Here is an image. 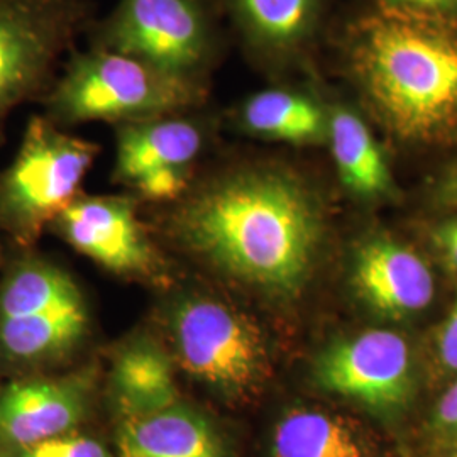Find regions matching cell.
Returning a JSON list of instances; mask_svg holds the SVG:
<instances>
[{
	"instance_id": "15",
	"label": "cell",
	"mask_w": 457,
	"mask_h": 457,
	"mask_svg": "<svg viewBox=\"0 0 457 457\" xmlns=\"http://www.w3.org/2000/svg\"><path fill=\"white\" fill-rule=\"evenodd\" d=\"M117 442L120 457H224L212 425L180 403L149 415L126 417Z\"/></svg>"
},
{
	"instance_id": "21",
	"label": "cell",
	"mask_w": 457,
	"mask_h": 457,
	"mask_svg": "<svg viewBox=\"0 0 457 457\" xmlns=\"http://www.w3.org/2000/svg\"><path fill=\"white\" fill-rule=\"evenodd\" d=\"M21 457H109L100 442L83 436H58L22 447Z\"/></svg>"
},
{
	"instance_id": "1",
	"label": "cell",
	"mask_w": 457,
	"mask_h": 457,
	"mask_svg": "<svg viewBox=\"0 0 457 457\" xmlns=\"http://www.w3.org/2000/svg\"><path fill=\"white\" fill-rule=\"evenodd\" d=\"M158 228L217 275L278 302L309 287L328 234L319 185L292 164H204L175 202L151 207Z\"/></svg>"
},
{
	"instance_id": "13",
	"label": "cell",
	"mask_w": 457,
	"mask_h": 457,
	"mask_svg": "<svg viewBox=\"0 0 457 457\" xmlns=\"http://www.w3.org/2000/svg\"><path fill=\"white\" fill-rule=\"evenodd\" d=\"M85 413V388L71 379L17 381L0 393V436L28 447L68 434Z\"/></svg>"
},
{
	"instance_id": "5",
	"label": "cell",
	"mask_w": 457,
	"mask_h": 457,
	"mask_svg": "<svg viewBox=\"0 0 457 457\" xmlns=\"http://www.w3.org/2000/svg\"><path fill=\"white\" fill-rule=\"evenodd\" d=\"M100 147L65 131L49 117H33L14 162L0 177V228L19 245L43 230L80 195Z\"/></svg>"
},
{
	"instance_id": "25",
	"label": "cell",
	"mask_w": 457,
	"mask_h": 457,
	"mask_svg": "<svg viewBox=\"0 0 457 457\" xmlns=\"http://www.w3.org/2000/svg\"><path fill=\"white\" fill-rule=\"evenodd\" d=\"M432 198L441 209L457 213V162L449 164L439 175L432 190Z\"/></svg>"
},
{
	"instance_id": "16",
	"label": "cell",
	"mask_w": 457,
	"mask_h": 457,
	"mask_svg": "<svg viewBox=\"0 0 457 457\" xmlns=\"http://www.w3.org/2000/svg\"><path fill=\"white\" fill-rule=\"evenodd\" d=\"M336 170L344 188L362 200L390 198L395 192L392 168L370 126L345 105L328 107V136Z\"/></svg>"
},
{
	"instance_id": "26",
	"label": "cell",
	"mask_w": 457,
	"mask_h": 457,
	"mask_svg": "<svg viewBox=\"0 0 457 457\" xmlns=\"http://www.w3.org/2000/svg\"><path fill=\"white\" fill-rule=\"evenodd\" d=\"M378 4L395 5V7H409L428 12L442 14H457V0H375Z\"/></svg>"
},
{
	"instance_id": "10",
	"label": "cell",
	"mask_w": 457,
	"mask_h": 457,
	"mask_svg": "<svg viewBox=\"0 0 457 457\" xmlns=\"http://www.w3.org/2000/svg\"><path fill=\"white\" fill-rule=\"evenodd\" d=\"M315 378L327 392L362 407L390 413L413 395V362L405 337L370 328L330 344L315 362Z\"/></svg>"
},
{
	"instance_id": "9",
	"label": "cell",
	"mask_w": 457,
	"mask_h": 457,
	"mask_svg": "<svg viewBox=\"0 0 457 457\" xmlns=\"http://www.w3.org/2000/svg\"><path fill=\"white\" fill-rule=\"evenodd\" d=\"M132 194L77 196L49 228L104 270L119 277L158 279L164 262Z\"/></svg>"
},
{
	"instance_id": "6",
	"label": "cell",
	"mask_w": 457,
	"mask_h": 457,
	"mask_svg": "<svg viewBox=\"0 0 457 457\" xmlns=\"http://www.w3.org/2000/svg\"><path fill=\"white\" fill-rule=\"evenodd\" d=\"M166 320L183 370L217 392L254 390L268 366L262 330L245 312L209 292H187Z\"/></svg>"
},
{
	"instance_id": "14",
	"label": "cell",
	"mask_w": 457,
	"mask_h": 457,
	"mask_svg": "<svg viewBox=\"0 0 457 457\" xmlns=\"http://www.w3.org/2000/svg\"><path fill=\"white\" fill-rule=\"evenodd\" d=\"M237 131L290 146H322L328 136V107L295 88H266L243 100L232 114Z\"/></svg>"
},
{
	"instance_id": "17",
	"label": "cell",
	"mask_w": 457,
	"mask_h": 457,
	"mask_svg": "<svg viewBox=\"0 0 457 457\" xmlns=\"http://www.w3.org/2000/svg\"><path fill=\"white\" fill-rule=\"evenodd\" d=\"M114 390L126 417L156 413L179 403L170 356L146 339L129 344L117 356Z\"/></svg>"
},
{
	"instance_id": "20",
	"label": "cell",
	"mask_w": 457,
	"mask_h": 457,
	"mask_svg": "<svg viewBox=\"0 0 457 457\" xmlns=\"http://www.w3.org/2000/svg\"><path fill=\"white\" fill-rule=\"evenodd\" d=\"M273 457H364L351 427L317 410H292L275 427Z\"/></svg>"
},
{
	"instance_id": "3",
	"label": "cell",
	"mask_w": 457,
	"mask_h": 457,
	"mask_svg": "<svg viewBox=\"0 0 457 457\" xmlns=\"http://www.w3.org/2000/svg\"><path fill=\"white\" fill-rule=\"evenodd\" d=\"M211 100V83L166 73L128 54L90 46L70 51L63 75L45 102L49 117L62 128L87 122L114 126L163 115L202 111Z\"/></svg>"
},
{
	"instance_id": "18",
	"label": "cell",
	"mask_w": 457,
	"mask_h": 457,
	"mask_svg": "<svg viewBox=\"0 0 457 457\" xmlns=\"http://www.w3.org/2000/svg\"><path fill=\"white\" fill-rule=\"evenodd\" d=\"M90 322L87 302L0 319V345L17 360H39L60 354L85 336Z\"/></svg>"
},
{
	"instance_id": "23",
	"label": "cell",
	"mask_w": 457,
	"mask_h": 457,
	"mask_svg": "<svg viewBox=\"0 0 457 457\" xmlns=\"http://www.w3.org/2000/svg\"><path fill=\"white\" fill-rule=\"evenodd\" d=\"M432 428L442 439L457 442V379L437 402Z\"/></svg>"
},
{
	"instance_id": "8",
	"label": "cell",
	"mask_w": 457,
	"mask_h": 457,
	"mask_svg": "<svg viewBox=\"0 0 457 457\" xmlns=\"http://www.w3.org/2000/svg\"><path fill=\"white\" fill-rule=\"evenodd\" d=\"M213 129L205 109L115 126L112 180L143 207L175 202L205 164Z\"/></svg>"
},
{
	"instance_id": "24",
	"label": "cell",
	"mask_w": 457,
	"mask_h": 457,
	"mask_svg": "<svg viewBox=\"0 0 457 457\" xmlns=\"http://www.w3.org/2000/svg\"><path fill=\"white\" fill-rule=\"evenodd\" d=\"M437 356L444 370L457 373V300L437 334Z\"/></svg>"
},
{
	"instance_id": "27",
	"label": "cell",
	"mask_w": 457,
	"mask_h": 457,
	"mask_svg": "<svg viewBox=\"0 0 457 457\" xmlns=\"http://www.w3.org/2000/svg\"><path fill=\"white\" fill-rule=\"evenodd\" d=\"M453 457H457V451H456V453H454V456H453Z\"/></svg>"
},
{
	"instance_id": "2",
	"label": "cell",
	"mask_w": 457,
	"mask_h": 457,
	"mask_svg": "<svg viewBox=\"0 0 457 457\" xmlns=\"http://www.w3.org/2000/svg\"><path fill=\"white\" fill-rule=\"evenodd\" d=\"M345 71L400 145L457 143V14L373 2L341 37Z\"/></svg>"
},
{
	"instance_id": "4",
	"label": "cell",
	"mask_w": 457,
	"mask_h": 457,
	"mask_svg": "<svg viewBox=\"0 0 457 457\" xmlns=\"http://www.w3.org/2000/svg\"><path fill=\"white\" fill-rule=\"evenodd\" d=\"M217 0H119L92 22L90 46L128 54L175 77L211 83L224 53Z\"/></svg>"
},
{
	"instance_id": "11",
	"label": "cell",
	"mask_w": 457,
	"mask_h": 457,
	"mask_svg": "<svg viewBox=\"0 0 457 457\" xmlns=\"http://www.w3.org/2000/svg\"><path fill=\"white\" fill-rule=\"evenodd\" d=\"M247 56L266 70L309 60L326 24L328 0H217Z\"/></svg>"
},
{
	"instance_id": "19",
	"label": "cell",
	"mask_w": 457,
	"mask_h": 457,
	"mask_svg": "<svg viewBox=\"0 0 457 457\" xmlns=\"http://www.w3.org/2000/svg\"><path fill=\"white\" fill-rule=\"evenodd\" d=\"M85 302L80 287L63 268L43 262H19L0 287V319L24 317Z\"/></svg>"
},
{
	"instance_id": "12",
	"label": "cell",
	"mask_w": 457,
	"mask_h": 457,
	"mask_svg": "<svg viewBox=\"0 0 457 457\" xmlns=\"http://www.w3.org/2000/svg\"><path fill=\"white\" fill-rule=\"evenodd\" d=\"M351 287L376 315L405 320L434 300L436 279L424 258L390 236L362 239L351 258Z\"/></svg>"
},
{
	"instance_id": "22",
	"label": "cell",
	"mask_w": 457,
	"mask_h": 457,
	"mask_svg": "<svg viewBox=\"0 0 457 457\" xmlns=\"http://www.w3.org/2000/svg\"><path fill=\"white\" fill-rule=\"evenodd\" d=\"M428 237L442 264L457 275V215L437 222Z\"/></svg>"
},
{
	"instance_id": "7",
	"label": "cell",
	"mask_w": 457,
	"mask_h": 457,
	"mask_svg": "<svg viewBox=\"0 0 457 457\" xmlns=\"http://www.w3.org/2000/svg\"><path fill=\"white\" fill-rule=\"evenodd\" d=\"M92 14L90 0H0V136L19 105L48 94Z\"/></svg>"
}]
</instances>
